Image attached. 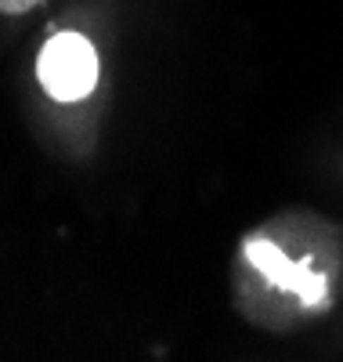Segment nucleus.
Masks as SVG:
<instances>
[{"mask_svg": "<svg viewBox=\"0 0 343 362\" xmlns=\"http://www.w3.org/2000/svg\"><path fill=\"white\" fill-rule=\"evenodd\" d=\"M37 76L54 102H80L98 83V51L80 33H58L37 58Z\"/></svg>", "mask_w": 343, "mask_h": 362, "instance_id": "f257e3e1", "label": "nucleus"}, {"mask_svg": "<svg viewBox=\"0 0 343 362\" xmlns=\"http://www.w3.org/2000/svg\"><path fill=\"white\" fill-rule=\"evenodd\" d=\"M44 0H0V15H25V11H33Z\"/></svg>", "mask_w": 343, "mask_h": 362, "instance_id": "f03ea898", "label": "nucleus"}]
</instances>
